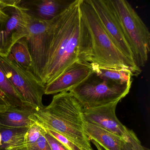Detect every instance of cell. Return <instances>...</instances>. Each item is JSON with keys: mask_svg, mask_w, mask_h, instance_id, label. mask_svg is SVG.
Segmentation results:
<instances>
[{"mask_svg": "<svg viewBox=\"0 0 150 150\" xmlns=\"http://www.w3.org/2000/svg\"><path fill=\"white\" fill-rule=\"evenodd\" d=\"M29 149L34 150H52L45 136V131L43 128L42 134L35 144Z\"/></svg>", "mask_w": 150, "mask_h": 150, "instance_id": "22", "label": "cell"}, {"mask_svg": "<svg viewBox=\"0 0 150 150\" xmlns=\"http://www.w3.org/2000/svg\"><path fill=\"white\" fill-rule=\"evenodd\" d=\"M131 85L106 81L94 73L87 79L69 92L84 109H88L120 101L129 93Z\"/></svg>", "mask_w": 150, "mask_h": 150, "instance_id": "4", "label": "cell"}, {"mask_svg": "<svg viewBox=\"0 0 150 150\" xmlns=\"http://www.w3.org/2000/svg\"><path fill=\"white\" fill-rule=\"evenodd\" d=\"M84 129L90 141L94 140L105 150H122L125 141L122 138L86 120Z\"/></svg>", "mask_w": 150, "mask_h": 150, "instance_id": "14", "label": "cell"}, {"mask_svg": "<svg viewBox=\"0 0 150 150\" xmlns=\"http://www.w3.org/2000/svg\"><path fill=\"white\" fill-rule=\"evenodd\" d=\"M73 1L33 0L21 1L20 6L32 17L49 21L62 13Z\"/></svg>", "mask_w": 150, "mask_h": 150, "instance_id": "12", "label": "cell"}, {"mask_svg": "<svg viewBox=\"0 0 150 150\" xmlns=\"http://www.w3.org/2000/svg\"><path fill=\"white\" fill-rule=\"evenodd\" d=\"M90 141H91V142L93 144H94L96 148H97V150H103V148L99 144H97L96 142L93 140H91Z\"/></svg>", "mask_w": 150, "mask_h": 150, "instance_id": "25", "label": "cell"}, {"mask_svg": "<svg viewBox=\"0 0 150 150\" xmlns=\"http://www.w3.org/2000/svg\"><path fill=\"white\" fill-rule=\"evenodd\" d=\"M122 150H146L142 145L135 132L130 130L128 137L125 139Z\"/></svg>", "mask_w": 150, "mask_h": 150, "instance_id": "20", "label": "cell"}, {"mask_svg": "<svg viewBox=\"0 0 150 150\" xmlns=\"http://www.w3.org/2000/svg\"><path fill=\"white\" fill-rule=\"evenodd\" d=\"M10 107L8 103L0 96V111L5 110Z\"/></svg>", "mask_w": 150, "mask_h": 150, "instance_id": "24", "label": "cell"}, {"mask_svg": "<svg viewBox=\"0 0 150 150\" xmlns=\"http://www.w3.org/2000/svg\"><path fill=\"white\" fill-rule=\"evenodd\" d=\"M45 131V130H44ZM45 136L52 150H68L62 143L45 131Z\"/></svg>", "mask_w": 150, "mask_h": 150, "instance_id": "23", "label": "cell"}, {"mask_svg": "<svg viewBox=\"0 0 150 150\" xmlns=\"http://www.w3.org/2000/svg\"><path fill=\"white\" fill-rule=\"evenodd\" d=\"M0 96L8 103L9 106L12 108L34 110L23 100L11 81L6 76L1 67Z\"/></svg>", "mask_w": 150, "mask_h": 150, "instance_id": "17", "label": "cell"}, {"mask_svg": "<svg viewBox=\"0 0 150 150\" xmlns=\"http://www.w3.org/2000/svg\"><path fill=\"white\" fill-rule=\"evenodd\" d=\"M95 74L103 80L118 84H132V78L135 76L128 68L120 67H104L90 64Z\"/></svg>", "mask_w": 150, "mask_h": 150, "instance_id": "15", "label": "cell"}, {"mask_svg": "<svg viewBox=\"0 0 150 150\" xmlns=\"http://www.w3.org/2000/svg\"><path fill=\"white\" fill-rule=\"evenodd\" d=\"M42 131V127L37 122L28 128L25 135V150L30 149L35 144Z\"/></svg>", "mask_w": 150, "mask_h": 150, "instance_id": "19", "label": "cell"}, {"mask_svg": "<svg viewBox=\"0 0 150 150\" xmlns=\"http://www.w3.org/2000/svg\"><path fill=\"white\" fill-rule=\"evenodd\" d=\"M32 150V149H26V150Z\"/></svg>", "mask_w": 150, "mask_h": 150, "instance_id": "27", "label": "cell"}, {"mask_svg": "<svg viewBox=\"0 0 150 150\" xmlns=\"http://www.w3.org/2000/svg\"><path fill=\"white\" fill-rule=\"evenodd\" d=\"M7 57L30 71L32 60L26 38L20 39L12 46Z\"/></svg>", "mask_w": 150, "mask_h": 150, "instance_id": "18", "label": "cell"}, {"mask_svg": "<svg viewBox=\"0 0 150 150\" xmlns=\"http://www.w3.org/2000/svg\"><path fill=\"white\" fill-rule=\"evenodd\" d=\"M33 118L45 129L59 133L81 150H94L84 129V109L70 92L54 96L48 106L36 110Z\"/></svg>", "mask_w": 150, "mask_h": 150, "instance_id": "3", "label": "cell"}, {"mask_svg": "<svg viewBox=\"0 0 150 150\" xmlns=\"http://www.w3.org/2000/svg\"><path fill=\"white\" fill-rule=\"evenodd\" d=\"M81 0L73 1L51 21L48 36L45 85L57 79L79 61L81 32Z\"/></svg>", "mask_w": 150, "mask_h": 150, "instance_id": "1", "label": "cell"}, {"mask_svg": "<svg viewBox=\"0 0 150 150\" xmlns=\"http://www.w3.org/2000/svg\"><path fill=\"white\" fill-rule=\"evenodd\" d=\"M29 128H0L2 144L0 150H25V135Z\"/></svg>", "mask_w": 150, "mask_h": 150, "instance_id": "16", "label": "cell"}, {"mask_svg": "<svg viewBox=\"0 0 150 150\" xmlns=\"http://www.w3.org/2000/svg\"><path fill=\"white\" fill-rule=\"evenodd\" d=\"M42 128L46 132L57 139L60 143H62L68 150H81L69 139H67L62 135H60L59 133L51 130L45 129L44 127H42Z\"/></svg>", "mask_w": 150, "mask_h": 150, "instance_id": "21", "label": "cell"}, {"mask_svg": "<svg viewBox=\"0 0 150 150\" xmlns=\"http://www.w3.org/2000/svg\"><path fill=\"white\" fill-rule=\"evenodd\" d=\"M81 32L79 60L104 67L128 68L135 76L141 68L116 47L104 29L90 0H81Z\"/></svg>", "mask_w": 150, "mask_h": 150, "instance_id": "2", "label": "cell"}, {"mask_svg": "<svg viewBox=\"0 0 150 150\" xmlns=\"http://www.w3.org/2000/svg\"><path fill=\"white\" fill-rule=\"evenodd\" d=\"M0 67L23 100L36 110L45 108L42 97L45 86L39 82L29 70L15 60L0 56Z\"/></svg>", "mask_w": 150, "mask_h": 150, "instance_id": "6", "label": "cell"}, {"mask_svg": "<svg viewBox=\"0 0 150 150\" xmlns=\"http://www.w3.org/2000/svg\"><path fill=\"white\" fill-rule=\"evenodd\" d=\"M123 27L132 45L136 65H145L150 51V33L148 28L131 5L125 0H111Z\"/></svg>", "mask_w": 150, "mask_h": 150, "instance_id": "5", "label": "cell"}, {"mask_svg": "<svg viewBox=\"0 0 150 150\" xmlns=\"http://www.w3.org/2000/svg\"><path fill=\"white\" fill-rule=\"evenodd\" d=\"M35 110L9 107L0 111V128H29L36 122L33 118Z\"/></svg>", "mask_w": 150, "mask_h": 150, "instance_id": "13", "label": "cell"}, {"mask_svg": "<svg viewBox=\"0 0 150 150\" xmlns=\"http://www.w3.org/2000/svg\"><path fill=\"white\" fill-rule=\"evenodd\" d=\"M28 35V16L20 5L0 8V56L7 57L12 46Z\"/></svg>", "mask_w": 150, "mask_h": 150, "instance_id": "7", "label": "cell"}, {"mask_svg": "<svg viewBox=\"0 0 150 150\" xmlns=\"http://www.w3.org/2000/svg\"><path fill=\"white\" fill-rule=\"evenodd\" d=\"M90 1L110 39L118 50L136 65L133 47L111 0H90Z\"/></svg>", "mask_w": 150, "mask_h": 150, "instance_id": "8", "label": "cell"}, {"mask_svg": "<svg viewBox=\"0 0 150 150\" xmlns=\"http://www.w3.org/2000/svg\"><path fill=\"white\" fill-rule=\"evenodd\" d=\"M1 144H2V137H1V133L0 132V150H1Z\"/></svg>", "mask_w": 150, "mask_h": 150, "instance_id": "26", "label": "cell"}, {"mask_svg": "<svg viewBox=\"0 0 150 150\" xmlns=\"http://www.w3.org/2000/svg\"><path fill=\"white\" fill-rule=\"evenodd\" d=\"M93 73L90 63L79 60L57 79L45 85V94L69 92L87 79Z\"/></svg>", "mask_w": 150, "mask_h": 150, "instance_id": "10", "label": "cell"}, {"mask_svg": "<svg viewBox=\"0 0 150 150\" xmlns=\"http://www.w3.org/2000/svg\"><path fill=\"white\" fill-rule=\"evenodd\" d=\"M28 15V35L26 38L32 60L30 71L39 82L45 86V75L47 60L48 36L51 21H42Z\"/></svg>", "mask_w": 150, "mask_h": 150, "instance_id": "9", "label": "cell"}, {"mask_svg": "<svg viewBox=\"0 0 150 150\" xmlns=\"http://www.w3.org/2000/svg\"><path fill=\"white\" fill-rule=\"evenodd\" d=\"M119 102L117 101L94 108L84 109L85 120L126 139L130 129L124 125L117 117L116 109Z\"/></svg>", "mask_w": 150, "mask_h": 150, "instance_id": "11", "label": "cell"}]
</instances>
